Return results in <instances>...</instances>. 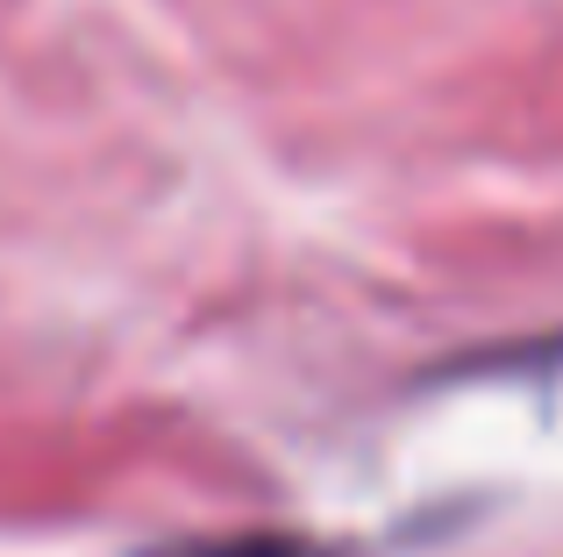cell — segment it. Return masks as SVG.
Masks as SVG:
<instances>
[{"label": "cell", "instance_id": "cell-2", "mask_svg": "<svg viewBox=\"0 0 563 557\" xmlns=\"http://www.w3.org/2000/svg\"><path fill=\"white\" fill-rule=\"evenodd\" d=\"M514 372H528V379H542L550 393H563V336H542L536 350H521V358H507Z\"/></svg>", "mask_w": 563, "mask_h": 557}, {"label": "cell", "instance_id": "cell-1", "mask_svg": "<svg viewBox=\"0 0 563 557\" xmlns=\"http://www.w3.org/2000/svg\"><path fill=\"white\" fill-rule=\"evenodd\" d=\"M143 557H329V550L278 529H235V536H179V544H157Z\"/></svg>", "mask_w": 563, "mask_h": 557}]
</instances>
